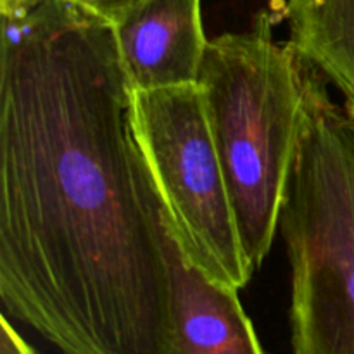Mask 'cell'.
I'll use <instances>...</instances> for the list:
<instances>
[{
	"label": "cell",
	"mask_w": 354,
	"mask_h": 354,
	"mask_svg": "<svg viewBox=\"0 0 354 354\" xmlns=\"http://www.w3.org/2000/svg\"><path fill=\"white\" fill-rule=\"evenodd\" d=\"M289 41L344 97L354 120V0H287Z\"/></svg>",
	"instance_id": "obj_7"
},
{
	"label": "cell",
	"mask_w": 354,
	"mask_h": 354,
	"mask_svg": "<svg viewBox=\"0 0 354 354\" xmlns=\"http://www.w3.org/2000/svg\"><path fill=\"white\" fill-rule=\"evenodd\" d=\"M0 327V354H38L9 324L6 315H2Z\"/></svg>",
	"instance_id": "obj_9"
},
{
	"label": "cell",
	"mask_w": 354,
	"mask_h": 354,
	"mask_svg": "<svg viewBox=\"0 0 354 354\" xmlns=\"http://www.w3.org/2000/svg\"><path fill=\"white\" fill-rule=\"evenodd\" d=\"M73 2L99 14L100 17L107 19L109 23L118 24L142 0H73Z\"/></svg>",
	"instance_id": "obj_8"
},
{
	"label": "cell",
	"mask_w": 354,
	"mask_h": 354,
	"mask_svg": "<svg viewBox=\"0 0 354 354\" xmlns=\"http://www.w3.org/2000/svg\"><path fill=\"white\" fill-rule=\"evenodd\" d=\"M114 30L131 90L197 85L209 41L201 0H142Z\"/></svg>",
	"instance_id": "obj_5"
},
{
	"label": "cell",
	"mask_w": 354,
	"mask_h": 354,
	"mask_svg": "<svg viewBox=\"0 0 354 354\" xmlns=\"http://www.w3.org/2000/svg\"><path fill=\"white\" fill-rule=\"evenodd\" d=\"M114 24L2 10L0 297L61 354H169L165 221Z\"/></svg>",
	"instance_id": "obj_1"
},
{
	"label": "cell",
	"mask_w": 354,
	"mask_h": 354,
	"mask_svg": "<svg viewBox=\"0 0 354 354\" xmlns=\"http://www.w3.org/2000/svg\"><path fill=\"white\" fill-rule=\"evenodd\" d=\"M197 86L223 166L239 237L252 272L282 216L304 107V64L273 38L272 21L207 41Z\"/></svg>",
	"instance_id": "obj_2"
},
{
	"label": "cell",
	"mask_w": 354,
	"mask_h": 354,
	"mask_svg": "<svg viewBox=\"0 0 354 354\" xmlns=\"http://www.w3.org/2000/svg\"><path fill=\"white\" fill-rule=\"evenodd\" d=\"M162 221L171 275L169 354H265L237 289L194 266L176 244L165 213Z\"/></svg>",
	"instance_id": "obj_6"
},
{
	"label": "cell",
	"mask_w": 354,
	"mask_h": 354,
	"mask_svg": "<svg viewBox=\"0 0 354 354\" xmlns=\"http://www.w3.org/2000/svg\"><path fill=\"white\" fill-rule=\"evenodd\" d=\"M280 225L292 266L294 354H354V120L308 64Z\"/></svg>",
	"instance_id": "obj_3"
},
{
	"label": "cell",
	"mask_w": 354,
	"mask_h": 354,
	"mask_svg": "<svg viewBox=\"0 0 354 354\" xmlns=\"http://www.w3.org/2000/svg\"><path fill=\"white\" fill-rule=\"evenodd\" d=\"M38 2V0H0V10H9L14 7L19 6H28V3Z\"/></svg>",
	"instance_id": "obj_10"
},
{
	"label": "cell",
	"mask_w": 354,
	"mask_h": 354,
	"mask_svg": "<svg viewBox=\"0 0 354 354\" xmlns=\"http://www.w3.org/2000/svg\"><path fill=\"white\" fill-rule=\"evenodd\" d=\"M131 120L166 223L206 277L242 289L252 277L197 85L131 92Z\"/></svg>",
	"instance_id": "obj_4"
}]
</instances>
